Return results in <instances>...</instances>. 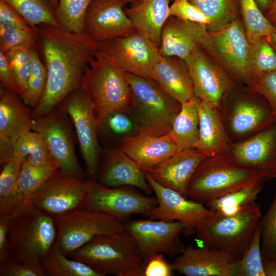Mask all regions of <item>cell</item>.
Segmentation results:
<instances>
[{
    "label": "cell",
    "instance_id": "6da1fadb",
    "mask_svg": "<svg viewBox=\"0 0 276 276\" xmlns=\"http://www.w3.org/2000/svg\"><path fill=\"white\" fill-rule=\"evenodd\" d=\"M47 71L43 95L32 118L43 116L82 85L98 43L85 34L68 32L60 27L41 24L34 28Z\"/></svg>",
    "mask_w": 276,
    "mask_h": 276
},
{
    "label": "cell",
    "instance_id": "7a4b0ae2",
    "mask_svg": "<svg viewBox=\"0 0 276 276\" xmlns=\"http://www.w3.org/2000/svg\"><path fill=\"white\" fill-rule=\"evenodd\" d=\"M67 256L86 264L101 276L144 275L143 256L125 230L97 237Z\"/></svg>",
    "mask_w": 276,
    "mask_h": 276
},
{
    "label": "cell",
    "instance_id": "3957f363",
    "mask_svg": "<svg viewBox=\"0 0 276 276\" xmlns=\"http://www.w3.org/2000/svg\"><path fill=\"white\" fill-rule=\"evenodd\" d=\"M125 76L131 91L130 114L139 133L155 136L168 134L181 103L150 78L126 72Z\"/></svg>",
    "mask_w": 276,
    "mask_h": 276
},
{
    "label": "cell",
    "instance_id": "277c9868",
    "mask_svg": "<svg viewBox=\"0 0 276 276\" xmlns=\"http://www.w3.org/2000/svg\"><path fill=\"white\" fill-rule=\"evenodd\" d=\"M260 180L265 179L255 172L236 164L227 154L209 157L194 172L188 186L187 196L205 205Z\"/></svg>",
    "mask_w": 276,
    "mask_h": 276
},
{
    "label": "cell",
    "instance_id": "5b68a950",
    "mask_svg": "<svg viewBox=\"0 0 276 276\" xmlns=\"http://www.w3.org/2000/svg\"><path fill=\"white\" fill-rule=\"evenodd\" d=\"M82 86L92 99L96 119L112 111L130 113L131 96L125 72L98 50L89 62Z\"/></svg>",
    "mask_w": 276,
    "mask_h": 276
},
{
    "label": "cell",
    "instance_id": "8992f818",
    "mask_svg": "<svg viewBox=\"0 0 276 276\" xmlns=\"http://www.w3.org/2000/svg\"><path fill=\"white\" fill-rule=\"evenodd\" d=\"M262 217L260 210L227 216L213 211L195 229L201 246L221 251L234 261L248 247Z\"/></svg>",
    "mask_w": 276,
    "mask_h": 276
},
{
    "label": "cell",
    "instance_id": "52a82bcc",
    "mask_svg": "<svg viewBox=\"0 0 276 276\" xmlns=\"http://www.w3.org/2000/svg\"><path fill=\"white\" fill-rule=\"evenodd\" d=\"M54 218L30 204L16 212L8 236L9 259L42 261L55 243Z\"/></svg>",
    "mask_w": 276,
    "mask_h": 276
},
{
    "label": "cell",
    "instance_id": "ba28073f",
    "mask_svg": "<svg viewBox=\"0 0 276 276\" xmlns=\"http://www.w3.org/2000/svg\"><path fill=\"white\" fill-rule=\"evenodd\" d=\"M232 143L244 140L276 122L267 101L247 85H237L220 110Z\"/></svg>",
    "mask_w": 276,
    "mask_h": 276
},
{
    "label": "cell",
    "instance_id": "9c48e42d",
    "mask_svg": "<svg viewBox=\"0 0 276 276\" xmlns=\"http://www.w3.org/2000/svg\"><path fill=\"white\" fill-rule=\"evenodd\" d=\"M55 245L68 256L95 238L125 230V223L103 212L79 208L54 217Z\"/></svg>",
    "mask_w": 276,
    "mask_h": 276
},
{
    "label": "cell",
    "instance_id": "30bf717a",
    "mask_svg": "<svg viewBox=\"0 0 276 276\" xmlns=\"http://www.w3.org/2000/svg\"><path fill=\"white\" fill-rule=\"evenodd\" d=\"M209 42L204 50L238 85H247L249 79L250 43L240 17L221 30L209 32Z\"/></svg>",
    "mask_w": 276,
    "mask_h": 276
},
{
    "label": "cell",
    "instance_id": "8fae6325",
    "mask_svg": "<svg viewBox=\"0 0 276 276\" xmlns=\"http://www.w3.org/2000/svg\"><path fill=\"white\" fill-rule=\"evenodd\" d=\"M61 104L60 109L68 116L75 127L87 172L95 179L98 174L100 148L92 99L81 85L71 93Z\"/></svg>",
    "mask_w": 276,
    "mask_h": 276
},
{
    "label": "cell",
    "instance_id": "7c38bea8",
    "mask_svg": "<svg viewBox=\"0 0 276 276\" xmlns=\"http://www.w3.org/2000/svg\"><path fill=\"white\" fill-rule=\"evenodd\" d=\"M194 95L221 110L229 93L238 85L207 51L199 49L184 60Z\"/></svg>",
    "mask_w": 276,
    "mask_h": 276
},
{
    "label": "cell",
    "instance_id": "4fadbf2b",
    "mask_svg": "<svg viewBox=\"0 0 276 276\" xmlns=\"http://www.w3.org/2000/svg\"><path fill=\"white\" fill-rule=\"evenodd\" d=\"M98 50L124 72L149 78L161 56L159 48L137 31L99 42Z\"/></svg>",
    "mask_w": 276,
    "mask_h": 276
},
{
    "label": "cell",
    "instance_id": "5bb4252c",
    "mask_svg": "<svg viewBox=\"0 0 276 276\" xmlns=\"http://www.w3.org/2000/svg\"><path fill=\"white\" fill-rule=\"evenodd\" d=\"M55 109L43 116L33 118L32 130L43 137L61 172L83 176L75 151L73 123L64 112Z\"/></svg>",
    "mask_w": 276,
    "mask_h": 276
},
{
    "label": "cell",
    "instance_id": "9a60e30c",
    "mask_svg": "<svg viewBox=\"0 0 276 276\" xmlns=\"http://www.w3.org/2000/svg\"><path fill=\"white\" fill-rule=\"evenodd\" d=\"M90 180L68 175L59 169L32 196L33 206L54 217L82 208Z\"/></svg>",
    "mask_w": 276,
    "mask_h": 276
},
{
    "label": "cell",
    "instance_id": "2e32d148",
    "mask_svg": "<svg viewBox=\"0 0 276 276\" xmlns=\"http://www.w3.org/2000/svg\"><path fill=\"white\" fill-rule=\"evenodd\" d=\"M157 205L156 197L145 196L134 187L110 188L90 180L82 208L103 212L121 221L135 214L149 217Z\"/></svg>",
    "mask_w": 276,
    "mask_h": 276
},
{
    "label": "cell",
    "instance_id": "e0dca14e",
    "mask_svg": "<svg viewBox=\"0 0 276 276\" xmlns=\"http://www.w3.org/2000/svg\"><path fill=\"white\" fill-rule=\"evenodd\" d=\"M185 224L178 221L155 219L134 220L125 223V231L134 239L144 258L145 265L152 256L165 254H181L185 246L180 235Z\"/></svg>",
    "mask_w": 276,
    "mask_h": 276
},
{
    "label": "cell",
    "instance_id": "ac0fdd59",
    "mask_svg": "<svg viewBox=\"0 0 276 276\" xmlns=\"http://www.w3.org/2000/svg\"><path fill=\"white\" fill-rule=\"evenodd\" d=\"M226 154L236 164L265 180L276 178V122L244 140L231 143Z\"/></svg>",
    "mask_w": 276,
    "mask_h": 276
},
{
    "label": "cell",
    "instance_id": "d6986e66",
    "mask_svg": "<svg viewBox=\"0 0 276 276\" xmlns=\"http://www.w3.org/2000/svg\"><path fill=\"white\" fill-rule=\"evenodd\" d=\"M145 175L157 200L150 219L182 222L186 227L184 234L189 236L195 233L197 225L213 212L204 204L160 185L148 172H145Z\"/></svg>",
    "mask_w": 276,
    "mask_h": 276
},
{
    "label": "cell",
    "instance_id": "ffe728a7",
    "mask_svg": "<svg viewBox=\"0 0 276 276\" xmlns=\"http://www.w3.org/2000/svg\"><path fill=\"white\" fill-rule=\"evenodd\" d=\"M18 94L5 87L0 90V163L12 156L19 139L32 130V112Z\"/></svg>",
    "mask_w": 276,
    "mask_h": 276
},
{
    "label": "cell",
    "instance_id": "44dd1931",
    "mask_svg": "<svg viewBox=\"0 0 276 276\" xmlns=\"http://www.w3.org/2000/svg\"><path fill=\"white\" fill-rule=\"evenodd\" d=\"M119 0H92L85 19V34L99 43L136 30Z\"/></svg>",
    "mask_w": 276,
    "mask_h": 276
},
{
    "label": "cell",
    "instance_id": "7402d4cb",
    "mask_svg": "<svg viewBox=\"0 0 276 276\" xmlns=\"http://www.w3.org/2000/svg\"><path fill=\"white\" fill-rule=\"evenodd\" d=\"M209 36L205 26L170 16L163 28L160 55L184 60L196 50L205 49Z\"/></svg>",
    "mask_w": 276,
    "mask_h": 276
},
{
    "label": "cell",
    "instance_id": "603a6c76",
    "mask_svg": "<svg viewBox=\"0 0 276 276\" xmlns=\"http://www.w3.org/2000/svg\"><path fill=\"white\" fill-rule=\"evenodd\" d=\"M234 262L221 251L186 245L170 265L173 271L187 276H232Z\"/></svg>",
    "mask_w": 276,
    "mask_h": 276
},
{
    "label": "cell",
    "instance_id": "cb8c5ba5",
    "mask_svg": "<svg viewBox=\"0 0 276 276\" xmlns=\"http://www.w3.org/2000/svg\"><path fill=\"white\" fill-rule=\"evenodd\" d=\"M207 157L195 148H185L146 172L160 185L187 198L189 181L198 166Z\"/></svg>",
    "mask_w": 276,
    "mask_h": 276
},
{
    "label": "cell",
    "instance_id": "d4e9b609",
    "mask_svg": "<svg viewBox=\"0 0 276 276\" xmlns=\"http://www.w3.org/2000/svg\"><path fill=\"white\" fill-rule=\"evenodd\" d=\"M119 148L145 172L183 149L168 134L155 136L142 133L122 139Z\"/></svg>",
    "mask_w": 276,
    "mask_h": 276
},
{
    "label": "cell",
    "instance_id": "484cf974",
    "mask_svg": "<svg viewBox=\"0 0 276 276\" xmlns=\"http://www.w3.org/2000/svg\"><path fill=\"white\" fill-rule=\"evenodd\" d=\"M98 175L99 183L107 187H135L148 195L153 191L145 172L119 148L106 151Z\"/></svg>",
    "mask_w": 276,
    "mask_h": 276
},
{
    "label": "cell",
    "instance_id": "4316f807",
    "mask_svg": "<svg viewBox=\"0 0 276 276\" xmlns=\"http://www.w3.org/2000/svg\"><path fill=\"white\" fill-rule=\"evenodd\" d=\"M150 78L166 94L180 103L189 100L194 96L186 63L178 57L161 55Z\"/></svg>",
    "mask_w": 276,
    "mask_h": 276
},
{
    "label": "cell",
    "instance_id": "83f0119b",
    "mask_svg": "<svg viewBox=\"0 0 276 276\" xmlns=\"http://www.w3.org/2000/svg\"><path fill=\"white\" fill-rule=\"evenodd\" d=\"M199 138L195 149L208 157L226 154L231 142L219 109L200 101Z\"/></svg>",
    "mask_w": 276,
    "mask_h": 276
},
{
    "label": "cell",
    "instance_id": "f1b7e54d",
    "mask_svg": "<svg viewBox=\"0 0 276 276\" xmlns=\"http://www.w3.org/2000/svg\"><path fill=\"white\" fill-rule=\"evenodd\" d=\"M172 0H143L139 4L124 9L136 31L159 48L163 28L170 16Z\"/></svg>",
    "mask_w": 276,
    "mask_h": 276
},
{
    "label": "cell",
    "instance_id": "f546056e",
    "mask_svg": "<svg viewBox=\"0 0 276 276\" xmlns=\"http://www.w3.org/2000/svg\"><path fill=\"white\" fill-rule=\"evenodd\" d=\"M200 100L195 95L181 103V108L175 117L168 133L178 146L195 148L199 138V105Z\"/></svg>",
    "mask_w": 276,
    "mask_h": 276
},
{
    "label": "cell",
    "instance_id": "4dcf8cb0",
    "mask_svg": "<svg viewBox=\"0 0 276 276\" xmlns=\"http://www.w3.org/2000/svg\"><path fill=\"white\" fill-rule=\"evenodd\" d=\"M265 180L250 183L206 204L210 209L227 216L251 213L260 210L256 200Z\"/></svg>",
    "mask_w": 276,
    "mask_h": 276
},
{
    "label": "cell",
    "instance_id": "1f68e13d",
    "mask_svg": "<svg viewBox=\"0 0 276 276\" xmlns=\"http://www.w3.org/2000/svg\"><path fill=\"white\" fill-rule=\"evenodd\" d=\"M22 160L12 155L2 166L0 174V216L16 212L25 206L18 181Z\"/></svg>",
    "mask_w": 276,
    "mask_h": 276
},
{
    "label": "cell",
    "instance_id": "d6a6232c",
    "mask_svg": "<svg viewBox=\"0 0 276 276\" xmlns=\"http://www.w3.org/2000/svg\"><path fill=\"white\" fill-rule=\"evenodd\" d=\"M210 21L208 32L221 30L240 17V0H188Z\"/></svg>",
    "mask_w": 276,
    "mask_h": 276
},
{
    "label": "cell",
    "instance_id": "836d02e7",
    "mask_svg": "<svg viewBox=\"0 0 276 276\" xmlns=\"http://www.w3.org/2000/svg\"><path fill=\"white\" fill-rule=\"evenodd\" d=\"M41 262L48 276H101L86 264L67 257L55 244Z\"/></svg>",
    "mask_w": 276,
    "mask_h": 276
},
{
    "label": "cell",
    "instance_id": "e575fe53",
    "mask_svg": "<svg viewBox=\"0 0 276 276\" xmlns=\"http://www.w3.org/2000/svg\"><path fill=\"white\" fill-rule=\"evenodd\" d=\"M58 169L55 162L33 165L22 162L18 186L26 205L31 204L30 201L32 196Z\"/></svg>",
    "mask_w": 276,
    "mask_h": 276
},
{
    "label": "cell",
    "instance_id": "d590c367",
    "mask_svg": "<svg viewBox=\"0 0 276 276\" xmlns=\"http://www.w3.org/2000/svg\"><path fill=\"white\" fill-rule=\"evenodd\" d=\"M12 155L33 165L55 162L41 135L31 130L22 135L15 144Z\"/></svg>",
    "mask_w": 276,
    "mask_h": 276
},
{
    "label": "cell",
    "instance_id": "8d00e7d4",
    "mask_svg": "<svg viewBox=\"0 0 276 276\" xmlns=\"http://www.w3.org/2000/svg\"><path fill=\"white\" fill-rule=\"evenodd\" d=\"M16 10L34 29L41 24L60 27L55 17V10L50 0H3Z\"/></svg>",
    "mask_w": 276,
    "mask_h": 276
},
{
    "label": "cell",
    "instance_id": "74e56055",
    "mask_svg": "<svg viewBox=\"0 0 276 276\" xmlns=\"http://www.w3.org/2000/svg\"><path fill=\"white\" fill-rule=\"evenodd\" d=\"M92 0H58L55 17L60 28L70 33L85 34V19Z\"/></svg>",
    "mask_w": 276,
    "mask_h": 276
},
{
    "label": "cell",
    "instance_id": "f35d334b",
    "mask_svg": "<svg viewBox=\"0 0 276 276\" xmlns=\"http://www.w3.org/2000/svg\"><path fill=\"white\" fill-rule=\"evenodd\" d=\"M240 15L250 44L260 37L269 36L275 28L255 0H240Z\"/></svg>",
    "mask_w": 276,
    "mask_h": 276
},
{
    "label": "cell",
    "instance_id": "ab89813d",
    "mask_svg": "<svg viewBox=\"0 0 276 276\" xmlns=\"http://www.w3.org/2000/svg\"><path fill=\"white\" fill-rule=\"evenodd\" d=\"M232 276H265L260 221L248 247L240 259L234 262Z\"/></svg>",
    "mask_w": 276,
    "mask_h": 276
},
{
    "label": "cell",
    "instance_id": "60d3db41",
    "mask_svg": "<svg viewBox=\"0 0 276 276\" xmlns=\"http://www.w3.org/2000/svg\"><path fill=\"white\" fill-rule=\"evenodd\" d=\"M47 81V71L35 48L32 49L31 69L26 88L20 95L29 106L35 108L41 99Z\"/></svg>",
    "mask_w": 276,
    "mask_h": 276
},
{
    "label": "cell",
    "instance_id": "b9f144b4",
    "mask_svg": "<svg viewBox=\"0 0 276 276\" xmlns=\"http://www.w3.org/2000/svg\"><path fill=\"white\" fill-rule=\"evenodd\" d=\"M248 65L249 81L255 75L276 70V52L268 36L250 44Z\"/></svg>",
    "mask_w": 276,
    "mask_h": 276
},
{
    "label": "cell",
    "instance_id": "7bdbcfd3",
    "mask_svg": "<svg viewBox=\"0 0 276 276\" xmlns=\"http://www.w3.org/2000/svg\"><path fill=\"white\" fill-rule=\"evenodd\" d=\"M98 131L122 139L139 133L131 114L122 111H112L97 119Z\"/></svg>",
    "mask_w": 276,
    "mask_h": 276
},
{
    "label": "cell",
    "instance_id": "ee69618b",
    "mask_svg": "<svg viewBox=\"0 0 276 276\" xmlns=\"http://www.w3.org/2000/svg\"><path fill=\"white\" fill-rule=\"evenodd\" d=\"M33 48L27 46L17 47L5 53L19 95L27 87L31 69Z\"/></svg>",
    "mask_w": 276,
    "mask_h": 276
},
{
    "label": "cell",
    "instance_id": "f6af8a7d",
    "mask_svg": "<svg viewBox=\"0 0 276 276\" xmlns=\"http://www.w3.org/2000/svg\"><path fill=\"white\" fill-rule=\"evenodd\" d=\"M37 41L36 32L32 27L0 25V51L4 53L17 47L35 48Z\"/></svg>",
    "mask_w": 276,
    "mask_h": 276
},
{
    "label": "cell",
    "instance_id": "bcb514c9",
    "mask_svg": "<svg viewBox=\"0 0 276 276\" xmlns=\"http://www.w3.org/2000/svg\"><path fill=\"white\" fill-rule=\"evenodd\" d=\"M263 260L276 261V195L266 213L260 220Z\"/></svg>",
    "mask_w": 276,
    "mask_h": 276
},
{
    "label": "cell",
    "instance_id": "7dc6e473",
    "mask_svg": "<svg viewBox=\"0 0 276 276\" xmlns=\"http://www.w3.org/2000/svg\"><path fill=\"white\" fill-rule=\"evenodd\" d=\"M247 85L265 99L276 120V70L252 76Z\"/></svg>",
    "mask_w": 276,
    "mask_h": 276
},
{
    "label": "cell",
    "instance_id": "c3c4849f",
    "mask_svg": "<svg viewBox=\"0 0 276 276\" xmlns=\"http://www.w3.org/2000/svg\"><path fill=\"white\" fill-rule=\"evenodd\" d=\"M1 276H47L41 261L30 259L19 261L8 260L1 264Z\"/></svg>",
    "mask_w": 276,
    "mask_h": 276
},
{
    "label": "cell",
    "instance_id": "681fc988",
    "mask_svg": "<svg viewBox=\"0 0 276 276\" xmlns=\"http://www.w3.org/2000/svg\"><path fill=\"white\" fill-rule=\"evenodd\" d=\"M170 14L183 20L203 25L206 28L210 23L209 18L188 0H174L170 6Z\"/></svg>",
    "mask_w": 276,
    "mask_h": 276
},
{
    "label": "cell",
    "instance_id": "f907efd6",
    "mask_svg": "<svg viewBox=\"0 0 276 276\" xmlns=\"http://www.w3.org/2000/svg\"><path fill=\"white\" fill-rule=\"evenodd\" d=\"M173 270L170 264L165 260L162 254H157L150 258L145 263V276H171Z\"/></svg>",
    "mask_w": 276,
    "mask_h": 276
},
{
    "label": "cell",
    "instance_id": "816d5d0a",
    "mask_svg": "<svg viewBox=\"0 0 276 276\" xmlns=\"http://www.w3.org/2000/svg\"><path fill=\"white\" fill-rule=\"evenodd\" d=\"M16 212L0 216V263L9 259L8 236Z\"/></svg>",
    "mask_w": 276,
    "mask_h": 276
},
{
    "label": "cell",
    "instance_id": "f5cc1de1",
    "mask_svg": "<svg viewBox=\"0 0 276 276\" xmlns=\"http://www.w3.org/2000/svg\"><path fill=\"white\" fill-rule=\"evenodd\" d=\"M0 25L31 27L16 10L3 0H0Z\"/></svg>",
    "mask_w": 276,
    "mask_h": 276
},
{
    "label": "cell",
    "instance_id": "db71d44e",
    "mask_svg": "<svg viewBox=\"0 0 276 276\" xmlns=\"http://www.w3.org/2000/svg\"><path fill=\"white\" fill-rule=\"evenodd\" d=\"M0 79L4 87L18 94L7 57L2 51H0Z\"/></svg>",
    "mask_w": 276,
    "mask_h": 276
},
{
    "label": "cell",
    "instance_id": "11a10c76",
    "mask_svg": "<svg viewBox=\"0 0 276 276\" xmlns=\"http://www.w3.org/2000/svg\"><path fill=\"white\" fill-rule=\"evenodd\" d=\"M263 267L265 276H276V261L263 260Z\"/></svg>",
    "mask_w": 276,
    "mask_h": 276
},
{
    "label": "cell",
    "instance_id": "9f6ffc18",
    "mask_svg": "<svg viewBox=\"0 0 276 276\" xmlns=\"http://www.w3.org/2000/svg\"><path fill=\"white\" fill-rule=\"evenodd\" d=\"M265 16L271 23L276 24V0H272L271 6Z\"/></svg>",
    "mask_w": 276,
    "mask_h": 276
},
{
    "label": "cell",
    "instance_id": "6f0895ef",
    "mask_svg": "<svg viewBox=\"0 0 276 276\" xmlns=\"http://www.w3.org/2000/svg\"><path fill=\"white\" fill-rule=\"evenodd\" d=\"M257 5L263 13V14L266 15L268 12L272 0H255Z\"/></svg>",
    "mask_w": 276,
    "mask_h": 276
},
{
    "label": "cell",
    "instance_id": "680465c9",
    "mask_svg": "<svg viewBox=\"0 0 276 276\" xmlns=\"http://www.w3.org/2000/svg\"><path fill=\"white\" fill-rule=\"evenodd\" d=\"M268 37L275 51L276 52V26H275L274 29Z\"/></svg>",
    "mask_w": 276,
    "mask_h": 276
},
{
    "label": "cell",
    "instance_id": "91938a15",
    "mask_svg": "<svg viewBox=\"0 0 276 276\" xmlns=\"http://www.w3.org/2000/svg\"><path fill=\"white\" fill-rule=\"evenodd\" d=\"M124 5L127 3H132L134 4V6H135L141 3L143 0H119Z\"/></svg>",
    "mask_w": 276,
    "mask_h": 276
},
{
    "label": "cell",
    "instance_id": "94428289",
    "mask_svg": "<svg viewBox=\"0 0 276 276\" xmlns=\"http://www.w3.org/2000/svg\"><path fill=\"white\" fill-rule=\"evenodd\" d=\"M50 1H51L55 10H56L58 6V0H50Z\"/></svg>",
    "mask_w": 276,
    "mask_h": 276
},
{
    "label": "cell",
    "instance_id": "6125c7cd",
    "mask_svg": "<svg viewBox=\"0 0 276 276\" xmlns=\"http://www.w3.org/2000/svg\"><path fill=\"white\" fill-rule=\"evenodd\" d=\"M273 25H274L275 26H276V24H273Z\"/></svg>",
    "mask_w": 276,
    "mask_h": 276
}]
</instances>
